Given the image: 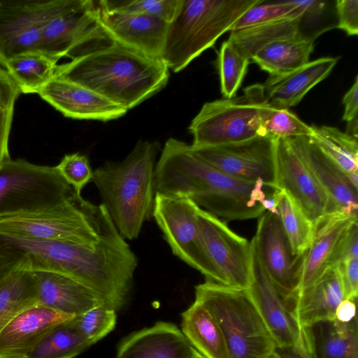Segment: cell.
Returning <instances> with one entry per match:
<instances>
[{
	"mask_svg": "<svg viewBox=\"0 0 358 358\" xmlns=\"http://www.w3.org/2000/svg\"><path fill=\"white\" fill-rule=\"evenodd\" d=\"M277 188L245 182L215 168L191 145L169 138L155 166L156 193L183 196L225 222L259 218L266 199Z\"/></svg>",
	"mask_w": 358,
	"mask_h": 358,
	"instance_id": "obj_2",
	"label": "cell"
},
{
	"mask_svg": "<svg viewBox=\"0 0 358 358\" xmlns=\"http://www.w3.org/2000/svg\"><path fill=\"white\" fill-rule=\"evenodd\" d=\"M344 113L343 120L347 122L358 117V77L343 98Z\"/></svg>",
	"mask_w": 358,
	"mask_h": 358,
	"instance_id": "obj_46",
	"label": "cell"
},
{
	"mask_svg": "<svg viewBox=\"0 0 358 358\" xmlns=\"http://www.w3.org/2000/svg\"><path fill=\"white\" fill-rule=\"evenodd\" d=\"M76 194L56 166L10 159L0 167V217L54 206Z\"/></svg>",
	"mask_w": 358,
	"mask_h": 358,
	"instance_id": "obj_10",
	"label": "cell"
},
{
	"mask_svg": "<svg viewBox=\"0 0 358 358\" xmlns=\"http://www.w3.org/2000/svg\"><path fill=\"white\" fill-rule=\"evenodd\" d=\"M264 0H182L169 24L162 59L178 73Z\"/></svg>",
	"mask_w": 358,
	"mask_h": 358,
	"instance_id": "obj_6",
	"label": "cell"
},
{
	"mask_svg": "<svg viewBox=\"0 0 358 358\" xmlns=\"http://www.w3.org/2000/svg\"><path fill=\"white\" fill-rule=\"evenodd\" d=\"M298 37L307 38L303 32L301 16L294 20L232 31L228 39L250 60L259 49L268 43Z\"/></svg>",
	"mask_w": 358,
	"mask_h": 358,
	"instance_id": "obj_30",
	"label": "cell"
},
{
	"mask_svg": "<svg viewBox=\"0 0 358 358\" xmlns=\"http://www.w3.org/2000/svg\"><path fill=\"white\" fill-rule=\"evenodd\" d=\"M195 300L216 321L229 358H264L276 350L248 289L206 280L195 287Z\"/></svg>",
	"mask_w": 358,
	"mask_h": 358,
	"instance_id": "obj_7",
	"label": "cell"
},
{
	"mask_svg": "<svg viewBox=\"0 0 358 358\" xmlns=\"http://www.w3.org/2000/svg\"><path fill=\"white\" fill-rule=\"evenodd\" d=\"M99 19L113 41L148 57L162 61L169 23L147 15L108 10L99 4Z\"/></svg>",
	"mask_w": 358,
	"mask_h": 358,
	"instance_id": "obj_19",
	"label": "cell"
},
{
	"mask_svg": "<svg viewBox=\"0 0 358 358\" xmlns=\"http://www.w3.org/2000/svg\"><path fill=\"white\" fill-rule=\"evenodd\" d=\"M113 42L100 23L98 1L52 0L41 41V51L48 57L72 60Z\"/></svg>",
	"mask_w": 358,
	"mask_h": 358,
	"instance_id": "obj_9",
	"label": "cell"
},
{
	"mask_svg": "<svg viewBox=\"0 0 358 358\" xmlns=\"http://www.w3.org/2000/svg\"><path fill=\"white\" fill-rule=\"evenodd\" d=\"M314 41L301 37L277 41L259 49L250 61L269 73L280 76L295 71L309 62Z\"/></svg>",
	"mask_w": 358,
	"mask_h": 358,
	"instance_id": "obj_29",
	"label": "cell"
},
{
	"mask_svg": "<svg viewBox=\"0 0 358 358\" xmlns=\"http://www.w3.org/2000/svg\"><path fill=\"white\" fill-rule=\"evenodd\" d=\"M38 94L64 116L72 119L107 122L128 111L87 87L55 76Z\"/></svg>",
	"mask_w": 358,
	"mask_h": 358,
	"instance_id": "obj_20",
	"label": "cell"
},
{
	"mask_svg": "<svg viewBox=\"0 0 358 358\" xmlns=\"http://www.w3.org/2000/svg\"><path fill=\"white\" fill-rule=\"evenodd\" d=\"M352 259H358L357 220L350 224L341 238L332 259V266Z\"/></svg>",
	"mask_w": 358,
	"mask_h": 358,
	"instance_id": "obj_43",
	"label": "cell"
},
{
	"mask_svg": "<svg viewBox=\"0 0 358 358\" xmlns=\"http://www.w3.org/2000/svg\"><path fill=\"white\" fill-rule=\"evenodd\" d=\"M196 353L177 326L160 321L125 337L115 358H192Z\"/></svg>",
	"mask_w": 358,
	"mask_h": 358,
	"instance_id": "obj_22",
	"label": "cell"
},
{
	"mask_svg": "<svg viewBox=\"0 0 358 358\" xmlns=\"http://www.w3.org/2000/svg\"><path fill=\"white\" fill-rule=\"evenodd\" d=\"M90 346L70 320L50 330L26 358H74Z\"/></svg>",
	"mask_w": 358,
	"mask_h": 358,
	"instance_id": "obj_34",
	"label": "cell"
},
{
	"mask_svg": "<svg viewBox=\"0 0 358 358\" xmlns=\"http://www.w3.org/2000/svg\"><path fill=\"white\" fill-rule=\"evenodd\" d=\"M357 220L332 215L324 217L315 227L311 243L303 257L298 287L291 301L332 267V259L341 238L350 224Z\"/></svg>",
	"mask_w": 358,
	"mask_h": 358,
	"instance_id": "obj_23",
	"label": "cell"
},
{
	"mask_svg": "<svg viewBox=\"0 0 358 358\" xmlns=\"http://www.w3.org/2000/svg\"><path fill=\"white\" fill-rule=\"evenodd\" d=\"M250 62L231 41L222 43L217 57V69L221 92L225 99H231L236 94Z\"/></svg>",
	"mask_w": 358,
	"mask_h": 358,
	"instance_id": "obj_37",
	"label": "cell"
},
{
	"mask_svg": "<svg viewBox=\"0 0 358 358\" xmlns=\"http://www.w3.org/2000/svg\"><path fill=\"white\" fill-rule=\"evenodd\" d=\"M116 320L115 310L99 305L75 316L71 322L92 345L113 330Z\"/></svg>",
	"mask_w": 358,
	"mask_h": 358,
	"instance_id": "obj_41",
	"label": "cell"
},
{
	"mask_svg": "<svg viewBox=\"0 0 358 358\" xmlns=\"http://www.w3.org/2000/svg\"><path fill=\"white\" fill-rule=\"evenodd\" d=\"M264 358H289L287 356L283 355L280 352H279L278 350H275V351L270 353L268 355H267Z\"/></svg>",
	"mask_w": 358,
	"mask_h": 358,
	"instance_id": "obj_48",
	"label": "cell"
},
{
	"mask_svg": "<svg viewBox=\"0 0 358 358\" xmlns=\"http://www.w3.org/2000/svg\"><path fill=\"white\" fill-rule=\"evenodd\" d=\"M52 0H0V64L41 52L43 27Z\"/></svg>",
	"mask_w": 358,
	"mask_h": 358,
	"instance_id": "obj_17",
	"label": "cell"
},
{
	"mask_svg": "<svg viewBox=\"0 0 358 358\" xmlns=\"http://www.w3.org/2000/svg\"><path fill=\"white\" fill-rule=\"evenodd\" d=\"M277 207L284 231L294 255H303L310 246L315 231L307 219L290 197L280 189Z\"/></svg>",
	"mask_w": 358,
	"mask_h": 358,
	"instance_id": "obj_35",
	"label": "cell"
},
{
	"mask_svg": "<svg viewBox=\"0 0 358 358\" xmlns=\"http://www.w3.org/2000/svg\"><path fill=\"white\" fill-rule=\"evenodd\" d=\"M192 149L204 161L234 178L249 182L262 181L276 188L275 139L260 136L242 142Z\"/></svg>",
	"mask_w": 358,
	"mask_h": 358,
	"instance_id": "obj_14",
	"label": "cell"
},
{
	"mask_svg": "<svg viewBox=\"0 0 358 358\" xmlns=\"http://www.w3.org/2000/svg\"><path fill=\"white\" fill-rule=\"evenodd\" d=\"M197 221L203 247L220 284L249 289L252 283L250 242L231 230L227 222L201 208Z\"/></svg>",
	"mask_w": 358,
	"mask_h": 358,
	"instance_id": "obj_13",
	"label": "cell"
},
{
	"mask_svg": "<svg viewBox=\"0 0 358 358\" xmlns=\"http://www.w3.org/2000/svg\"><path fill=\"white\" fill-rule=\"evenodd\" d=\"M32 274L37 305L73 316L103 305L92 290L70 277L45 271Z\"/></svg>",
	"mask_w": 358,
	"mask_h": 358,
	"instance_id": "obj_24",
	"label": "cell"
},
{
	"mask_svg": "<svg viewBox=\"0 0 358 358\" xmlns=\"http://www.w3.org/2000/svg\"><path fill=\"white\" fill-rule=\"evenodd\" d=\"M159 150L157 141H139L124 160L107 162L93 171L101 204L124 240L137 238L152 217Z\"/></svg>",
	"mask_w": 358,
	"mask_h": 358,
	"instance_id": "obj_4",
	"label": "cell"
},
{
	"mask_svg": "<svg viewBox=\"0 0 358 358\" xmlns=\"http://www.w3.org/2000/svg\"><path fill=\"white\" fill-rule=\"evenodd\" d=\"M343 299L337 268L332 266L288 306L300 328L305 331L316 323L336 320V310Z\"/></svg>",
	"mask_w": 358,
	"mask_h": 358,
	"instance_id": "obj_25",
	"label": "cell"
},
{
	"mask_svg": "<svg viewBox=\"0 0 358 358\" xmlns=\"http://www.w3.org/2000/svg\"><path fill=\"white\" fill-rule=\"evenodd\" d=\"M36 305L32 272L12 270L0 275V331L18 313Z\"/></svg>",
	"mask_w": 358,
	"mask_h": 358,
	"instance_id": "obj_31",
	"label": "cell"
},
{
	"mask_svg": "<svg viewBox=\"0 0 358 358\" xmlns=\"http://www.w3.org/2000/svg\"><path fill=\"white\" fill-rule=\"evenodd\" d=\"M271 105L263 84L250 85L243 94L204 103L189 130L194 148L242 142L262 136L263 120Z\"/></svg>",
	"mask_w": 358,
	"mask_h": 358,
	"instance_id": "obj_8",
	"label": "cell"
},
{
	"mask_svg": "<svg viewBox=\"0 0 358 358\" xmlns=\"http://www.w3.org/2000/svg\"><path fill=\"white\" fill-rule=\"evenodd\" d=\"M137 265L136 255L117 229L94 245L0 234V275L12 270L62 274L115 311L127 301Z\"/></svg>",
	"mask_w": 358,
	"mask_h": 358,
	"instance_id": "obj_1",
	"label": "cell"
},
{
	"mask_svg": "<svg viewBox=\"0 0 358 358\" xmlns=\"http://www.w3.org/2000/svg\"><path fill=\"white\" fill-rule=\"evenodd\" d=\"M327 194L333 215L357 218L358 189L307 136L288 138Z\"/></svg>",
	"mask_w": 358,
	"mask_h": 358,
	"instance_id": "obj_18",
	"label": "cell"
},
{
	"mask_svg": "<svg viewBox=\"0 0 358 358\" xmlns=\"http://www.w3.org/2000/svg\"><path fill=\"white\" fill-rule=\"evenodd\" d=\"M21 94L8 72L0 67V167L10 159L8 140L15 102Z\"/></svg>",
	"mask_w": 358,
	"mask_h": 358,
	"instance_id": "obj_38",
	"label": "cell"
},
{
	"mask_svg": "<svg viewBox=\"0 0 358 358\" xmlns=\"http://www.w3.org/2000/svg\"><path fill=\"white\" fill-rule=\"evenodd\" d=\"M116 228L106 208L81 194L58 204L0 217V234L94 245Z\"/></svg>",
	"mask_w": 358,
	"mask_h": 358,
	"instance_id": "obj_5",
	"label": "cell"
},
{
	"mask_svg": "<svg viewBox=\"0 0 358 358\" xmlns=\"http://www.w3.org/2000/svg\"><path fill=\"white\" fill-rule=\"evenodd\" d=\"M199 208L186 196L156 193L152 217L176 256L199 271L206 280L220 284L200 236Z\"/></svg>",
	"mask_w": 358,
	"mask_h": 358,
	"instance_id": "obj_11",
	"label": "cell"
},
{
	"mask_svg": "<svg viewBox=\"0 0 358 358\" xmlns=\"http://www.w3.org/2000/svg\"><path fill=\"white\" fill-rule=\"evenodd\" d=\"M55 77L87 87L127 110L162 90L169 69L117 42L57 65Z\"/></svg>",
	"mask_w": 358,
	"mask_h": 358,
	"instance_id": "obj_3",
	"label": "cell"
},
{
	"mask_svg": "<svg viewBox=\"0 0 358 358\" xmlns=\"http://www.w3.org/2000/svg\"><path fill=\"white\" fill-rule=\"evenodd\" d=\"M182 0H101L102 8L111 11L147 15L170 23L176 15Z\"/></svg>",
	"mask_w": 358,
	"mask_h": 358,
	"instance_id": "obj_40",
	"label": "cell"
},
{
	"mask_svg": "<svg viewBox=\"0 0 358 358\" xmlns=\"http://www.w3.org/2000/svg\"><path fill=\"white\" fill-rule=\"evenodd\" d=\"M57 64L43 52H30L10 59L5 69L18 85L21 93H38L55 76Z\"/></svg>",
	"mask_w": 358,
	"mask_h": 358,
	"instance_id": "obj_32",
	"label": "cell"
},
{
	"mask_svg": "<svg viewBox=\"0 0 358 358\" xmlns=\"http://www.w3.org/2000/svg\"><path fill=\"white\" fill-rule=\"evenodd\" d=\"M253 238L266 273L288 303L296 294L305 253L293 254L279 214L265 211L258 218Z\"/></svg>",
	"mask_w": 358,
	"mask_h": 358,
	"instance_id": "obj_16",
	"label": "cell"
},
{
	"mask_svg": "<svg viewBox=\"0 0 358 358\" xmlns=\"http://www.w3.org/2000/svg\"><path fill=\"white\" fill-rule=\"evenodd\" d=\"M275 187L290 197L314 227L333 215L327 194L289 138L275 139Z\"/></svg>",
	"mask_w": 358,
	"mask_h": 358,
	"instance_id": "obj_15",
	"label": "cell"
},
{
	"mask_svg": "<svg viewBox=\"0 0 358 358\" xmlns=\"http://www.w3.org/2000/svg\"><path fill=\"white\" fill-rule=\"evenodd\" d=\"M337 25L348 36L358 34V1L337 0L335 1Z\"/></svg>",
	"mask_w": 358,
	"mask_h": 358,
	"instance_id": "obj_44",
	"label": "cell"
},
{
	"mask_svg": "<svg viewBox=\"0 0 358 358\" xmlns=\"http://www.w3.org/2000/svg\"><path fill=\"white\" fill-rule=\"evenodd\" d=\"M181 317V331L196 352L204 358H229L220 329L202 303L194 300Z\"/></svg>",
	"mask_w": 358,
	"mask_h": 358,
	"instance_id": "obj_28",
	"label": "cell"
},
{
	"mask_svg": "<svg viewBox=\"0 0 358 358\" xmlns=\"http://www.w3.org/2000/svg\"><path fill=\"white\" fill-rule=\"evenodd\" d=\"M311 358H358V322L337 320L316 323L305 330Z\"/></svg>",
	"mask_w": 358,
	"mask_h": 358,
	"instance_id": "obj_27",
	"label": "cell"
},
{
	"mask_svg": "<svg viewBox=\"0 0 358 358\" xmlns=\"http://www.w3.org/2000/svg\"><path fill=\"white\" fill-rule=\"evenodd\" d=\"M55 166L65 180L79 194H81L83 189L92 179L93 171L89 159L80 153L64 155Z\"/></svg>",
	"mask_w": 358,
	"mask_h": 358,
	"instance_id": "obj_42",
	"label": "cell"
},
{
	"mask_svg": "<svg viewBox=\"0 0 358 358\" xmlns=\"http://www.w3.org/2000/svg\"><path fill=\"white\" fill-rule=\"evenodd\" d=\"M313 133L312 126L303 122L288 108L271 106L262 122V136L273 139L310 137Z\"/></svg>",
	"mask_w": 358,
	"mask_h": 358,
	"instance_id": "obj_39",
	"label": "cell"
},
{
	"mask_svg": "<svg viewBox=\"0 0 358 358\" xmlns=\"http://www.w3.org/2000/svg\"><path fill=\"white\" fill-rule=\"evenodd\" d=\"M356 302L357 301L343 299L338 306L335 318L341 322H349L356 315Z\"/></svg>",
	"mask_w": 358,
	"mask_h": 358,
	"instance_id": "obj_47",
	"label": "cell"
},
{
	"mask_svg": "<svg viewBox=\"0 0 358 358\" xmlns=\"http://www.w3.org/2000/svg\"><path fill=\"white\" fill-rule=\"evenodd\" d=\"M192 358H204L202 355H201L198 352L192 357Z\"/></svg>",
	"mask_w": 358,
	"mask_h": 358,
	"instance_id": "obj_49",
	"label": "cell"
},
{
	"mask_svg": "<svg viewBox=\"0 0 358 358\" xmlns=\"http://www.w3.org/2000/svg\"><path fill=\"white\" fill-rule=\"evenodd\" d=\"M250 247L252 283L248 289L276 349L292 350L303 358H311L306 331L266 273L254 238Z\"/></svg>",
	"mask_w": 358,
	"mask_h": 358,
	"instance_id": "obj_12",
	"label": "cell"
},
{
	"mask_svg": "<svg viewBox=\"0 0 358 358\" xmlns=\"http://www.w3.org/2000/svg\"><path fill=\"white\" fill-rule=\"evenodd\" d=\"M310 140L347 175L358 173L357 138L329 126L312 125Z\"/></svg>",
	"mask_w": 358,
	"mask_h": 358,
	"instance_id": "obj_33",
	"label": "cell"
},
{
	"mask_svg": "<svg viewBox=\"0 0 358 358\" xmlns=\"http://www.w3.org/2000/svg\"><path fill=\"white\" fill-rule=\"evenodd\" d=\"M344 299L357 301L358 294V259L346 260L336 266Z\"/></svg>",
	"mask_w": 358,
	"mask_h": 358,
	"instance_id": "obj_45",
	"label": "cell"
},
{
	"mask_svg": "<svg viewBox=\"0 0 358 358\" xmlns=\"http://www.w3.org/2000/svg\"><path fill=\"white\" fill-rule=\"evenodd\" d=\"M304 11L301 0H289L266 3L265 1L249 8L234 24L232 31L258 25L294 20Z\"/></svg>",
	"mask_w": 358,
	"mask_h": 358,
	"instance_id": "obj_36",
	"label": "cell"
},
{
	"mask_svg": "<svg viewBox=\"0 0 358 358\" xmlns=\"http://www.w3.org/2000/svg\"><path fill=\"white\" fill-rule=\"evenodd\" d=\"M74 317L39 305L22 310L0 331V358H26L50 330Z\"/></svg>",
	"mask_w": 358,
	"mask_h": 358,
	"instance_id": "obj_21",
	"label": "cell"
},
{
	"mask_svg": "<svg viewBox=\"0 0 358 358\" xmlns=\"http://www.w3.org/2000/svg\"><path fill=\"white\" fill-rule=\"evenodd\" d=\"M339 57H322L280 76H269L263 84L268 103L275 108L297 105L316 85L326 78Z\"/></svg>",
	"mask_w": 358,
	"mask_h": 358,
	"instance_id": "obj_26",
	"label": "cell"
}]
</instances>
